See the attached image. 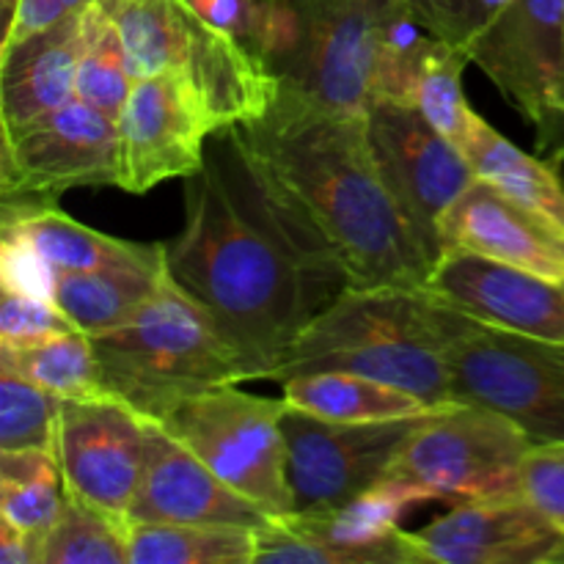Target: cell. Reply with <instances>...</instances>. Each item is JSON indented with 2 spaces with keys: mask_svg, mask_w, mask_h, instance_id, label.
<instances>
[{
  "mask_svg": "<svg viewBox=\"0 0 564 564\" xmlns=\"http://www.w3.org/2000/svg\"><path fill=\"white\" fill-rule=\"evenodd\" d=\"M435 501L422 485L383 479L334 510L275 516L259 529L257 564H424L408 507Z\"/></svg>",
  "mask_w": 564,
  "mask_h": 564,
  "instance_id": "cell-11",
  "label": "cell"
},
{
  "mask_svg": "<svg viewBox=\"0 0 564 564\" xmlns=\"http://www.w3.org/2000/svg\"><path fill=\"white\" fill-rule=\"evenodd\" d=\"M119 130V182L132 196L169 180H187L207 158L215 127L202 94L176 72L138 77L116 116Z\"/></svg>",
  "mask_w": 564,
  "mask_h": 564,
  "instance_id": "cell-14",
  "label": "cell"
},
{
  "mask_svg": "<svg viewBox=\"0 0 564 564\" xmlns=\"http://www.w3.org/2000/svg\"><path fill=\"white\" fill-rule=\"evenodd\" d=\"M534 441L510 416L474 402H446L419 419L386 479L422 485L433 499L468 501L521 490Z\"/></svg>",
  "mask_w": 564,
  "mask_h": 564,
  "instance_id": "cell-9",
  "label": "cell"
},
{
  "mask_svg": "<svg viewBox=\"0 0 564 564\" xmlns=\"http://www.w3.org/2000/svg\"><path fill=\"white\" fill-rule=\"evenodd\" d=\"M422 28L446 42H471L507 0H400Z\"/></svg>",
  "mask_w": 564,
  "mask_h": 564,
  "instance_id": "cell-35",
  "label": "cell"
},
{
  "mask_svg": "<svg viewBox=\"0 0 564 564\" xmlns=\"http://www.w3.org/2000/svg\"><path fill=\"white\" fill-rule=\"evenodd\" d=\"M0 369L42 386L61 400H88L105 394L99 386V361L91 336L77 328L31 345L0 347Z\"/></svg>",
  "mask_w": 564,
  "mask_h": 564,
  "instance_id": "cell-27",
  "label": "cell"
},
{
  "mask_svg": "<svg viewBox=\"0 0 564 564\" xmlns=\"http://www.w3.org/2000/svg\"><path fill=\"white\" fill-rule=\"evenodd\" d=\"M468 64H474L468 44L433 36L422 72H419L416 102H413L422 110L424 119L441 135L449 138L460 152L477 119V110L468 105L466 91H463V72Z\"/></svg>",
  "mask_w": 564,
  "mask_h": 564,
  "instance_id": "cell-31",
  "label": "cell"
},
{
  "mask_svg": "<svg viewBox=\"0 0 564 564\" xmlns=\"http://www.w3.org/2000/svg\"><path fill=\"white\" fill-rule=\"evenodd\" d=\"M273 518L215 477L174 435L147 419V463L130 507V521L237 523L262 529Z\"/></svg>",
  "mask_w": 564,
  "mask_h": 564,
  "instance_id": "cell-20",
  "label": "cell"
},
{
  "mask_svg": "<svg viewBox=\"0 0 564 564\" xmlns=\"http://www.w3.org/2000/svg\"><path fill=\"white\" fill-rule=\"evenodd\" d=\"M284 400L242 391L240 383L213 386L182 397L158 419L215 477L270 516L295 512L286 474Z\"/></svg>",
  "mask_w": 564,
  "mask_h": 564,
  "instance_id": "cell-8",
  "label": "cell"
},
{
  "mask_svg": "<svg viewBox=\"0 0 564 564\" xmlns=\"http://www.w3.org/2000/svg\"><path fill=\"white\" fill-rule=\"evenodd\" d=\"M444 253H471L523 273L564 281V229L507 196L485 180H474L441 224Z\"/></svg>",
  "mask_w": 564,
  "mask_h": 564,
  "instance_id": "cell-18",
  "label": "cell"
},
{
  "mask_svg": "<svg viewBox=\"0 0 564 564\" xmlns=\"http://www.w3.org/2000/svg\"><path fill=\"white\" fill-rule=\"evenodd\" d=\"M17 3H20V0H3V28L9 25V22H11V17H14V11H17Z\"/></svg>",
  "mask_w": 564,
  "mask_h": 564,
  "instance_id": "cell-41",
  "label": "cell"
},
{
  "mask_svg": "<svg viewBox=\"0 0 564 564\" xmlns=\"http://www.w3.org/2000/svg\"><path fill=\"white\" fill-rule=\"evenodd\" d=\"M413 540L424 562L564 564V532L523 490L460 501Z\"/></svg>",
  "mask_w": 564,
  "mask_h": 564,
  "instance_id": "cell-17",
  "label": "cell"
},
{
  "mask_svg": "<svg viewBox=\"0 0 564 564\" xmlns=\"http://www.w3.org/2000/svg\"><path fill=\"white\" fill-rule=\"evenodd\" d=\"M42 564H130L127 521L64 494V507L44 538Z\"/></svg>",
  "mask_w": 564,
  "mask_h": 564,
  "instance_id": "cell-30",
  "label": "cell"
},
{
  "mask_svg": "<svg viewBox=\"0 0 564 564\" xmlns=\"http://www.w3.org/2000/svg\"><path fill=\"white\" fill-rule=\"evenodd\" d=\"M0 231L31 242L39 257L53 270H99V268H147L165 259V242H130L102 235L80 220L53 207L0 213Z\"/></svg>",
  "mask_w": 564,
  "mask_h": 564,
  "instance_id": "cell-22",
  "label": "cell"
},
{
  "mask_svg": "<svg viewBox=\"0 0 564 564\" xmlns=\"http://www.w3.org/2000/svg\"><path fill=\"white\" fill-rule=\"evenodd\" d=\"M169 273V262L147 268L55 270L53 301L83 334H105L147 306Z\"/></svg>",
  "mask_w": 564,
  "mask_h": 564,
  "instance_id": "cell-24",
  "label": "cell"
},
{
  "mask_svg": "<svg viewBox=\"0 0 564 564\" xmlns=\"http://www.w3.org/2000/svg\"><path fill=\"white\" fill-rule=\"evenodd\" d=\"M80 14L0 53V127H17L77 97Z\"/></svg>",
  "mask_w": 564,
  "mask_h": 564,
  "instance_id": "cell-21",
  "label": "cell"
},
{
  "mask_svg": "<svg viewBox=\"0 0 564 564\" xmlns=\"http://www.w3.org/2000/svg\"><path fill=\"white\" fill-rule=\"evenodd\" d=\"M419 419L347 424L286 405L281 424L295 512L334 510L383 482Z\"/></svg>",
  "mask_w": 564,
  "mask_h": 564,
  "instance_id": "cell-15",
  "label": "cell"
},
{
  "mask_svg": "<svg viewBox=\"0 0 564 564\" xmlns=\"http://www.w3.org/2000/svg\"><path fill=\"white\" fill-rule=\"evenodd\" d=\"M435 323L455 402L505 413L534 444L564 441V345L474 317L438 292Z\"/></svg>",
  "mask_w": 564,
  "mask_h": 564,
  "instance_id": "cell-6",
  "label": "cell"
},
{
  "mask_svg": "<svg viewBox=\"0 0 564 564\" xmlns=\"http://www.w3.org/2000/svg\"><path fill=\"white\" fill-rule=\"evenodd\" d=\"M75 330L64 312L47 297L25 295V292L3 290V312H0V347H20L47 336Z\"/></svg>",
  "mask_w": 564,
  "mask_h": 564,
  "instance_id": "cell-34",
  "label": "cell"
},
{
  "mask_svg": "<svg viewBox=\"0 0 564 564\" xmlns=\"http://www.w3.org/2000/svg\"><path fill=\"white\" fill-rule=\"evenodd\" d=\"M257 532L237 523L127 521L130 564H257Z\"/></svg>",
  "mask_w": 564,
  "mask_h": 564,
  "instance_id": "cell-26",
  "label": "cell"
},
{
  "mask_svg": "<svg viewBox=\"0 0 564 564\" xmlns=\"http://www.w3.org/2000/svg\"><path fill=\"white\" fill-rule=\"evenodd\" d=\"M44 540L0 521V564H42Z\"/></svg>",
  "mask_w": 564,
  "mask_h": 564,
  "instance_id": "cell-40",
  "label": "cell"
},
{
  "mask_svg": "<svg viewBox=\"0 0 564 564\" xmlns=\"http://www.w3.org/2000/svg\"><path fill=\"white\" fill-rule=\"evenodd\" d=\"M0 284L3 290L53 301L55 270L39 257L31 242L0 231Z\"/></svg>",
  "mask_w": 564,
  "mask_h": 564,
  "instance_id": "cell-37",
  "label": "cell"
},
{
  "mask_svg": "<svg viewBox=\"0 0 564 564\" xmlns=\"http://www.w3.org/2000/svg\"><path fill=\"white\" fill-rule=\"evenodd\" d=\"M127 50L132 80L176 72L193 83L215 127L246 124L279 97L281 80L235 33L191 0H102Z\"/></svg>",
  "mask_w": 564,
  "mask_h": 564,
  "instance_id": "cell-5",
  "label": "cell"
},
{
  "mask_svg": "<svg viewBox=\"0 0 564 564\" xmlns=\"http://www.w3.org/2000/svg\"><path fill=\"white\" fill-rule=\"evenodd\" d=\"M237 130L334 242L350 286H427L433 268L386 187L367 113L281 86L270 108Z\"/></svg>",
  "mask_w": 564,
  "mask_h": 564,
  "instance_id": "cell-2",
  "label": "cell"
},
{
  "mask_svg": "<svg viewBox=\"0 0 564 564\" xmlns=\"http://www.w3.org/2000/svg\"><path fill=\"white\" fill-rule=\"evenodd\" d=\"M91 341L105 394L147 419L196 391L251 380L213 317L171 273L147 306Z\"/></svg>",
  "mask_w": 564,
  "mask_h": 564,
  "instance_id": "cell-4",
  "label": "cell"
},
{
  "mask_svg": "<svg viewBox=\"0 0 564 564\" xmlns=\"http://www.w3.org/2000/svg\"><path fill=\"white\" fill-rule=\"evenodd\" d=\"M61 405L58 394L0 369V452L42 449L55 455Z\"/></svg>",
  "mask_w": 564,
  "mask_h": 564,
  "instance_id": "cell-33",
  "label": "cell"
},
{
  "mask_svg": "<svg viewBox=\"0 0 564 564\" xmlns=\"http://www.w3.org/2000/svg\"><path fill=\"white\" fill-rule=\"evenodd\" d=\"M427 286L474 317L564 345V281L449 251Z\"/></svg>",
  "mask_w": 564,
  "mask_h": 564,
  "instance_id": "cell-19",
  "label": "cell"
},
{
  "mask_svg": "<svg viewBox=\"0 0 564 564\" xmlns=\"http://www.w3.org/2000/svg\"><path fill=\"white\" fill-rule=\"evenodd\" d=\"M119 182L113 116L83 99L0 127V213L53 207L66 191Z\"/></svg>",
  "mask_w": 564,
  "mask_h": 564,
  "instance_id": "cell-10",
  "label": "cell"
},
{
  "mask_svg": "<svg viewBox=\"0 0 564 564\" xmlns=\"http://www.w3.org/2000/svg\"><path fill=\"white\" fill-rule=\"evenodd\" d=\"M463 154L471 163L477 180L490 182L564 229V180L560 163L543 154L538 158L523 152L479 113L463 143Z\"/></svg>",
  "mask_w": 564,
  "mask_h": 564,
  "instance_id": "cell-25",
  "label": "cell"
},
{
  "mask_svg": "<svg viewBox=\"0 0 564 564\" xmlns=\"http://www.w3.org/2000/svg\"><path fill=\"white\" fill-rule=\"evenodd\" d=\"M127 50L113 17L102 0L88 6L80 17V58H77V99L102 113L119 116L132 88Z\"/></svg>",
  "mask_w": 564,
  "mask_h": 564,
  "instance_id": "cell-29",
  "label": "cell"
},
{
  "mask_svg": "<svg viewBox=\"0 0 564 564\" xmlns=\"http://www.w3.org/2000/svg\"><path fill=\"white\" fill-rule=\"evenodd\" d=\"M64 477L42 449L0 452V521L44 540L64 507Z\"/></svg>",
  "mask_w": 564,
  "mask_h": 564,
  "instance_id": "cell-28",
  "label": "cell"
},
{
  "mask_svg": "<svg viewBox=\"0 0 564 564\" xmlns=\"http://www.w3.org/2000/svg\"><path fill=\"white\" fill-rule=\"evenodd\" d=\"M521 490L564 532V441L534 444L527 452Z\"/></svg>",
  "mask_w": 564,
  "mask_h": 564,
  "instance_id": "cell-36",
  "label": "cell"
},
{
  "mask_svg": "<svg viewBox=\"0 0 564 564\" xmlns=\"http://www.w3.org/2000/svg\"><path fill=\"white\" fill-rule=\"evenodd\" d=\"M356 372L422 397L455 402L449 364L435 323L430 286H347L292 341L273 380L308 372Z\"/></svg>",
  "mask_w": 564,
  "mask_h": 564,
  "instance_id": "cell-3",
  "label": "cell"
},
{
  "mask_svg": "<svg viewBox=\"0 0 564 564\" xmlns=\"http://www.w3.org/2000/svg\"><path fill=\"white\" fill-rule=\"evenodd\" d=\"M430 44H433V33L422 28V22L397 0L394 9L386 17L383 36H380L378 44V58H375L372 75V102L375 99L400 105L416 102L419 72H422Z\"/></svg>",
  "mask_w": 564,
  "mask_h": 564,
  "instance_id": "cell-32",
  "label": "cell"
},
{
  "mask_svg": "<svg viewBox=\"0 0 564 564\" xmlns=\"http://www.w3.org/2000/svg\"><path fill=\"white\" fill-rule=\"evenodd\" d=\"M281 400L295 411L325 422H394V419L427 416L435 408L405 389L356 372H308L284 380Z\"/></svg>",
  "mask_w": 564,
  "mask_h": 564,
  "instance_id": "cell-23",
  "label": "cell"
},
{
  "mask_svg": "<svg viewBox=\"0 0 564 564\" xmlns=\"http://www.w3.org/2000/svg\"><path fill=\"white\" fill-rule=\"evenodd\" d=\"M55 460L66 494L130 521L147 463V419L110 394L64 400Z\"/></svg>",
  "mask_w": 564,
  "mask_h": 564,
  "instance_id": "cell-16",
  "label": "cell"
},
{
  "mask_svg": "<svg viewBox=\"0 0 564 564\" xmlns=\"http://www.w3.org/2000/svg\"><path fill=\"white\" fill-rule=\"evenodd\" d=\"M471 61L534 127L543 158L564 163V0H507L466 42Z\"/></svg>",
  "mask_w": 564,
  "mask_h": 564,
  "instance_id": "cell-12",
  "label": "cell"
},
{
  "mask_svg": "<svg viewBox=\"0 0 564 564\" xmlns=\"http://www.w3.org/2000/svg\"><path fill=\"white\" fill-rule=\"evenodd\" d=\"M397 0H270L264 61L281 86L367 113L386 17Z\"/></svg>",
  "mask_w": 564,
  "mask_h": 564,
  "instance_id": "cell-7",
  "label": "cell"
},
{
  "mask_svg": "<svg viewBox=\"0 0 564 564\" xmlns=\"http://www.w3.org/2000/svg\"><path fill=\"white\" fill-rule=\"evenodd\" d=\"M94 3H99V0H20L11 22L3 28L0 53H6L14 44L25 42L33 33L58 25L66 17L80 14V11H86Z\"/></svg>",
  "mask_w": 564,
  "mask_h": 564,
  "instance_id": "cell-39",
  "label": "cell"
},
{
  "mask_svg": "<svg viewBox=\"0 0 564 564\" xmlns=\"http://www.w3.org/2000/svg\"><path fill=\"white\" fill-rule=\"evenodd\" d=\"M367 124L386 187L435 270L444 257L441 224L477 174L466 154L416 105L375 99L367 108Z\"/></svg>",
  "mask_w": 564,
  "mask_h": 564,
  "instance_id": "cell-13",
  "label": "cell"
},
{
  "mask_svg": "<svg viewBox=\"0 0 564 564\" xmlns=\"http://www.w3.org/2000/svg\"><path fill=\"white\" fill-rule=\"evenodd\" d=\"M165 262L251 380H273L292 341L350 286L334 242L237 127L209 135L185 180V226Z\"/></svg>",
  "mask_w": 564,
  "mask_h": 564,
  "instance_id": "cell-1",
  "label": "cell"
},
{
  "mask_svg": "<svg viewBox=\"0 0 564 564\" xmlns=\"http://www.w3.org/2000/svg\"><path fill=\"white\" fill-rule=\"evenodd\" d=\"M209 22L235 33L246 47L264 61L270 0H191ZM268 64V61H264Z\"/></svg>",
  "mask_w": 564,
  "mask_h": 564,
  "instance_id": "cell-38",
  "label": "cell"
}]
</instances>
